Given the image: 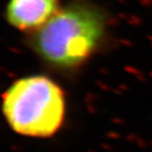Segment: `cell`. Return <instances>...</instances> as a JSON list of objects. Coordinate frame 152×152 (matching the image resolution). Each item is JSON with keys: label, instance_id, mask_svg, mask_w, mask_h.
I'll return each instance as SVG.
<instances>
[{"label": "cell", "instance_id": "2", "mask_svg": "<svg viewBox=\"0 0 152 152\" xmlns=\"http://www.w3.org/2000/svg\"><path fill=\"white\" fill-rule=\"evenodd\" d=\"M2 113L17 133L50 137L64 123L65 93L48 76L23 77L13 82L2 95Z\"/></svg>", "mask_w": 152, "mask_h": 152}, {"label": "cell", "instance_id": "3", "mask_svg": "<svg viewBox=\"0 0 152 152\" xmlns=\"http://www.w3.org/2000/svg\"><path fill=\"white\" fill-rule=\"evenodd\" d=\"M61 0H9L5 18L15 29L31 34L61 8Z\"/></svg>", "mask_w": 152, "mask_h": 152}, {"label": "cell", "instance_id": "1", "mask_svg": "<svg viewBox=\"0 0 152 152\" xmlns=\"http://www.w3.org/2000/svg\"><path fill=\"white\" fill-rule=\"evenodd\" d=\"M107 26L105 12L97 5L74 0L62 5L41 28L29 34V47L47 65L75 70L99 49Z\"/></svg>", "mask_w": 152, "mask_h": 152}]
</instances>
